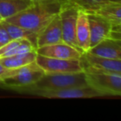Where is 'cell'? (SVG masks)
<instances>
[{
    "label": "cell",
    "mask_w": 121,
    "mask_h": 121,
    "mask_svg": "<svg viewBox=\"0 0 121 121\" xmlns=\"http://www.w3.org/2000/svg\"><path fill=\"white\" fill-rule=\"evenodd\" d=\"M63 0H45L33 2L26 9L4 21L38 34L59 14Z\"/></svg>",
    "instance_id": "obj_1"
},
{
    "label": "cell",
    "mask_w": 121,
    "mask_h": 121,
    "mask_svg": "<svg viewBox=\"0 0 121 121\" xmlns=\"http://www.w3.org/2000/svg\"><path fill=\"white\" fill-rule=\"evenodd\" d=\"M88 86L85 71L74 73H45L35 84L26 86L37 89H67Z\"/></svg>",
    "instance_id": "obj_2"
},
{
    "label": "cell",
    "mask_w": 121,
    "mask_h": 121,
    "mask_svg": "<svg viewBox=\"0 0 121 121\" xmlns=\"http://www.w3.org/2000/svg\"><path fill=\"white\" fill-rule=\"evenodd\" d=\"M11 91L23 94H30L45 98H60V99H72V98H93V97L103 96L96 90L89 86L82 87H73L67 89H37L28 86L13 88Z\"/></svg>",
    "instance_id": "obj_3"
},
{
    "label": "cell",
    "mask_w": 121,
    "mask_h": 121,
    "mask_svg": "<svg viewBox=\"0 0 121 121\" xmlns=\"http://www.w3.org/2000/svg\"><path fill=\"white\" fill-rule=\"evenodd\" d=\"M44 74L45 71L34 61L22 67L12 69L10 71L11 76L0 80V87L12 90L13 88L30 86L39 81Z\"/></svg>",
    "instance_id": "obj_4"
},
{
    "label": "cell",
    "mask_w": 121,
    "mask_h": 121,
    "mask_svg": "<svg viewBox=\"0 0 121 121\" xmlns=\"http://www.w3.org/2000/svg\"><path fill=\"white\" fill-rule=\"evenodd\" d=\"M89 86L102 95L121 96V75L114 73L85 71Z\"/></svg>",
    "instance_id": "obj_5"
},
{
    "label": "cell",
    "mask_w": 121,
    "mask_h": 121,
    "mask_svg": "<svg viewBox=\"0 0 121 121\" xmlns=\"http://www.w3.org/2000/svg\"><path fill=\"white\" fill-rule=\"evenodd\" d=\"M79 8L67 2H63L59 10L63 42L81 52L76 38V26Z\"/></svg>",
    "instance_id": "obj_6"
},
{
    "label": "cell",
    "mask_w": 121,
    "mask_h": 121,
    "mask_svg": "<svg viewBox=\"0 0 121 121\" xmlns=\"http://www.w3.org/2000/svg\"><path fill=\"white\" fill-rule=\"evenodd\" d=\"M35 62L45 73H74L83 71L80 59L53 58L37 54Z\"/></svg>",
    "instance_id": "obj_7"
},
{
    "label": "cell",
    "mask_w": 121,
    "mask_h": 121,
    "mask_svg": "<svg viewBox=\"0 0 121 121\" xmlns=\"http://www.w3.org/2000/svg\"><path fill=\"white\" fill-rule=\"evenodd\" d=\"M80 61L84 71L121 75V59L106 58L86 52L82 54Z\"/></svg>",
    "instance_id": "obj_8"
},
{
    "label": "cell",
    "mask_w": 121,
    "mask_h": 121,
    "mask_svg": "<svg viewBox=\"0 0 121 121\" xmlns=\"http://www.w3.org/2000/svg\"><path fill=\"white\" fill-rule=\"evenodd\" d=\"M86 12V11H85ZM88 23L90 27V49L100 43L110 36L112 23L103 18L87 13Z\"/></svg>",
    "instance_id": "obj_9"
},
{
    "label": "cell",
    "mask_w": 121,
    "mask_h": 121,
    "mask_svg": "<svg viewBox=\"0 0 121 121\" xmlns=\"http://www.w3.org/2000/svg\"><path fill=\"white\" fill-rule=\"evenodd\" d=\"M35 51L38 55L59 59H78L79 60L82 54L78 49L64 42L38 47L35 49Z\"/></svg>",
    "instance_id": "obj_10"
},
{
    "label": "cell",
    "mask_w": 121,
    "mask_h": 121,
    "mask_svg": "<svg viewBox=\"0 0 121 121\" xmlns=\"http://www.w3.org/2000/svg\"><path fill=\"white\" fill-rule=\"evenodd\" d=\"M59 42H63V36L60 18L58 14L37 34V48Z\"/></svg>",
    "instance_id": "obj_11"
},
{
    "label": "cell",
    "mask_w": 121,
    "mask_h": 121,
    "mask_svg": "<svg viewBox=\"0 0 121 121\" xmlns=\"http://www.w3.org/2000/svg\"><path fill=\"white\" fill-rule=\"evenodd\" d=\"M87 52L101 57L121 59V39L107 37Z\"/></svg>",
    "instance_id": "obj_12"
},
{
    "label": "cell",
    "mask_w": 121,
    "mask_h": 121,
    "mask_svg": "<svg viewBox=\"0 0 121 121\" xmlns=\"http://www.w3.org/2000/svg\"><path fill=\"white\" fill-rule=\"evenodd\" d=\"M76 38L79 49L82 53L90 50V27L87 13L79 9L76 26Z\"/></svg>",
    "instance_id": "obj_13"
},
{
    "label": "cell",
    "mask_w": 121,
    "mask_h": 121,
    "mask_svg": "<svg viewBox=\"0 0 121 121\" xmlns=\"http://www.w3.org/2000/svg\"><path fill=\"white\" fill-rule=\"evenodd\" d=\"M86 13H94L97 16L101 17L111 23L112 25L121 24V2L106 3Z\"/></svg>",
    "instance_id": "obj_14"
},
{
    "label": "cell",
    "mask_w": 121,
    "mask_h": 121,
    "mask_svg": "<svg viewBox=\"0 0 121 121\" xmlns=\"http://www.w3.org/2000/svg\"><path fill=\"white\" fill-rule=\"evenodd\" d=\"M32 3L29 0H0V15L5 20L26 9Z\"/></svg>",
    "instance_id": "obj_15"
},
{
    "label": "cell",
    "mask_w": 121,
    "mask_h": 121,
    "mask_svg": "<svg viewBox=\"0 0 121 121\" xmlns=\"http://www.w3.org/2000/svg\"><path fill=\"white\" fill-rule=\"evenodd\" d=\"M36 56V51L34 50L26 53L18 54L11 57H0V63L7 69H16L35 61Z\"/></svg>",
    "instance_id": "obj_16"
},
{
    "label": "cell",
    "mask_w": 121,
    "mask_h": 121,
    "mask_svg": "<svg viewBox=\"0 0 121 121\" xmlns=\"http://www.w3.org/2000/svg\"><path fill=\"white\" fill-rule=\"evenodd\" d=\"M3 25L6 30L8 31L10 37L12 40H17V39H26L28 40L35 48H37V34L35 32L29 31L27 29L22 28V27L17 26V25L12 24L3 20L2 22Z\"/></svg>",
    "instance_id": "obj_17"
},
{
    "label": "cell",
    "mask_w": 121,
    "mask_h": 121,
    "mask_svg": "<svg viewBox=\"0 0 121 121\" xmlns=\"http://www.w3.org/2000/svg\"><path fill=\"white\" fill-rule=\"evenodd\" d=\"M63 2H67L76 6L79 9L84 10L86 12H91L104 4L121 2V0H63Z\"/></svg>",
    "instance_id": "obj_18"
},
{
    "label": "cell",
    "mask_w": 121,
    "mask_h": 121,
    "mask_svg": "<svg viewBox=\"0 0 121 121\" xmlns=\"http://www.w3.org/2000/svg\"><path fill=\"white\" fill-rule=\"evenodd\" d=\"M23 39H17V40H12L11 42H9L8 43H7L6 45L3 46V47L0 48V57L3 55H4L5 53H7L8 52L11 51L12 49L15 48L16 47H17L22 42Z\"/></svg>",
    "instance_id": "obj_19"
},
{
    "label": "cell",
    "mask_w": 121,
    "mask_h": 121,
    "mask_svg": "<svg viewBox=\"0 0 121 121\" xmlns=\"http://www.w3.org/2000/svg\"><path fill=\"white\" fill-rule=\"evenodd\" d=\"M12 39L10 37L9 34H8V31L4 28L3 23H0V48L3 46L6 45L9 42H11Z\"/></svg>",
    "instance_id": "obj_20"
},
{
    "label": "cell",
    "mask_w": 121,
    "mask_h": 121,
    "mask_svg": "<svg viewBox=\"0 0 121 121\" xmlns=\"http://www.w3.org/2000/svg\"><path fill=\"white\" fill-rule=\"evenodd\" d=\"M109 37L115 39H121V24L112 25V28L110 32Z\"/></svg>",
    "instance_id": "obj_21"
},
{
    "label": "cell",
    "mask_w": 121,
    "mask_h": 121,
    "mask_svg": "<svg viewBox=\"0 0 121 121\" xmlns=\"http://www.w3.org/2000/svg\"><path fill=\"white\" fill-rule=\"evenodd\" d=\"M8 69H7L6 67H4V66L0 63V79H2V78L3 77V76L6 74V72L8 71Z\"/></svg>",
    "instance_id": "obj_22"
},
{
    "label": "cell",
    "mask_w": 121,
    "mask_h": 121,
    "mask_svg": "<svg viewBox=\"0 0 121 121\" xmlns=\"http://www.w3.org/2000/svg\"><path fill=\"white\" fill-rule=\"evenodd\" d=\"M29 1H31V2H39V1H45V0H29Z\"/></svg>",
    "instance_id": "obj_23"
},
{
    "label": "cell",
    "mask_w": 121,
    "mask_h": 121,
    "mask_svg": "<svg viewBox=\"0 0 121 121\" xmlns=\"http://www.w3.org/2000/svg\"><path fill=\"white\" fill-rule=\"evenodd\" d=\"M3 21V18H2V16H1V15H0V23H1Z\"/></svg>",
    "instance_id": "obj_24"
}]
</instances>
